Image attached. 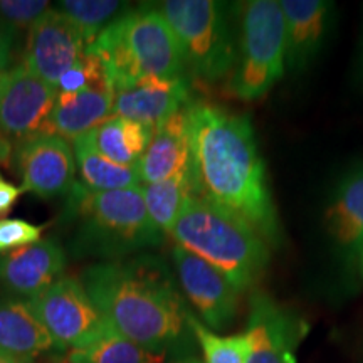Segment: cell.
Listing matches in <instances>:
<instances>
[{"label": "cell", "instance_id": "obj_1", "mask_svg": "<svg viewBox=\"0 0 363 363\" xmlns=\"http://www.w3.org/2000/svg\"><path fill=\"white\" fill-rule=\"evenodd\" d=\"M190 169L197 197L233 212L266 240L279 222L251 118L208 103H190Z\"/></svg>", "mask_w": 363, "mask_h": 363}, {"label": "cell", "instance_id": "obj_2", "mask_svg": "<svg viewBox=\"0 0 363 363\" xmlns=\"http://www.w3.org/2000/svg\"><path fill=\"white\" fill-rule=\"evenodd\" d=\"M79 281L118 335L167 357L192 353V313L160 257L138 254L96 262Z\"/></svg>", "mask_w": 363, "mask_h": 363}, {"label": "cell", "instance_id": "obj_3", "mask_svg": "<svg viewBox=\"0 0 363 363\" xmlns=\"http://www.w3.org/2000/svg\"><path fill=\"white\" fill-rule=\"evenodd\" d=\"M59 222L69 230L72 256L99 262L162 246L165 235L148 214L142 185L96 192L76 182L66 194Z\"/></svg>", "mask_w": 363, "mask_h": 363}, {"label": "cell", "instance_id": "obj_4", "mask_svg": "<svg viewBox=\"0 0 363 363\" xmlns=\"http://www.w3.org/2000/svg\"><path fill=\"white\" fill-rule=\"evenodd\" d=\"M177 246L219 269L240 293L269 262V244L247 222L206 199H189L170 233Z\"/></svg>", "mask_w": 363, "mask_h": 363}, {"label": "cell", "instance_id": "obj_5", "mask_svg": "<svg viewBox=\"0 0 363 363\" xmlns=\"http://www.w3.org/2000/svg\"><path fill=\"white\" fill-rule=\"evenodd\" d=\"M101 59L115 91L147 76L184 78V59L170 26L157 7L128 9L89 45Z\"/></svg>", "mask_w": 363, "mask_h": 363}, {"label": "cell", "instance_id": "obj_6", "mask_svg": "<svg viewBox=\"0 0 363 363\" xmlns=\"http://www.w3.org/2000/svg\"><path fill=\"white\" fill-rule=\"evenodd\" d=\"M233 11L235 62L227 91L244 101H254L286 72L284 13L279 0H249Z\"/></svg>", "mask_w": 363, "mask_h": 363}, {"label": "cell", "instance_id": "obj_7", "mask_svg": "<svg viewBox=\"0 0 363 363\" xmlns=\"http://www.w3.org/2000/svg\"><path fill=\"white\" fill-rule=\"evenodd\" d=\"M157 9L170 26L190 74L208 83L230 74L235 62V26L225 4L167 0Z\"/></svg>", "mask_w": 363, "mask_h": 363}, {"label": "cell", "instance_id": "obj_8", "mask_svg": "<svg viewBox=\"0 0 363 363\" xmlns=\"http://www.w3.org/2000/svg\"><path fill=\"white\" fill-rule=\"evenodd\" d=\"M29 305L51 335L56 350L81 348L111 330L84 286L74 278L62 276L29 299Z\"/></svg>", "mask_w": 363, "mask_h": 363}, {"label": "cell", "instance_id": "obj_9", "mask_svg": "<svg viewBox=\"0 0 363 363\" xmlns=\"http://www.w3.org/2000/svg\"><path fill=\"white\" fill-rule=\"evenodd\" d=\"M59 91L24 66L6 71L0 91V136L26 140L49 135V120Z\"/></svg>", "mask_w": 363, "mask_h": 363}, {"label": "cell", "instance_id": "obj_10", "mask_svg": "<svg viewBox=\"0 0 363 363\" xmlns=\"http://www.w3.org/2000/svg\"><path fill=\"white\" fill-rule=\"evenodd\" d=\"M86 49L84 35L69 17L59 9H51L30 27L22 66L57 88L59 79L84 56Z\"/></svg>", "mask_w": 363, "mask_h": 363}, {"label": "cell", "instance_id": "obj_11", "mask_svg": "<svg viewBox=\"0 0 363 363\" xmlns=\"http://www.w3.org/2000/svg\"><path fill=\"white\" fill-rule=\"evenodd\" d=\"M305 333L306 325L301 318L267 294L254 291L246 330L247 363H296Z\"/></svg>", "mask_w": 363, "mask_h": 363}, {"label": "cell", "instance_id": "obj_12", "mask_svg": "<svg viewBox=\"0 0 363 363\" xmlns=\"http://www.w3.org/2000/svg\"><path fill=\"white\" fill-rule=\"evenodd\" d=\"M16 167L22 190L40 199L66 195L76 184L74 152L57 135H35L22 140L16 150Z\"/></svg>", "mask_w": 363, "mask_h": 363}, {"label": "cell", "instance_id": "obj_13", "mask_svg": "<svg viewBox=\"0 0 363 363\" xmlns=\"http://www.w3.org/2000/svg\"><path fill=\"white\" fill-rule=\"evenodd\" d=\"M172 259L182 289L203 323L214 330L225 328L238 311L239 289L219 269L187 249L175 246Z\"/></svg>", "mask_w": 363, "mask_h": 363}, {"label": "cell", "instance_id": "obj_14", "mask_svg": "<svg viewBox=\"0 0 363 363\" xmlns=\"http://www.w3.org/2000/svg\"><path fill=\"white\" fill-rule=\"evenodd\" d=\"M286 29V71L303 72L323 51L335 22L330 0H279Z\"/></svg>", "mask_w": 363, "mask_h": 363}, {"label": "cell", "instance_id": "obj_15", "mask_svg": "<svg viewBox=\"0 0 363 363\" xmlns=\"http://www.w3.org/2000/svg\"><path fill=\"white\" fill-rule=\"evenodd\" d=\"M66 254L54 239L0 256V288L12 296L33 299L62 278Z\"/></svg>", "mask_w": 363, "mask_h": 363}, {"label": "cell", "instance_id": "obj_16", "mask_svg": "<svg viewBox=\"0 0 363 363\" xmlns=\"http://www.w3.org/2000/svg\"><path fill=\"white\" fill-rule=\"evenodd\" d=\"M328 239L348 264H355L363 251V163L345 172L335 185L323 214Z\"/></svg>", "mask_w": 363, "mask_h": 363}, {"label": "cell", "instance_id": "obj_17", "mask_svg": "<svg viewBox=\"0 0 363 363\" xmlns=\"http://www.w3.org/2000/svg\"><path fill=\"white\" fill-rule=\"evenodd\" d=\"M189 103V84L185 78L147 76L130 88L116 91L111 116L128 118L157 128Z\"/></svg>", "mask_w": 363, "mask_h": 363}, {"label": "cell", "instance_id": "obj_18", "mask_svg": "<svg viewBox=\"0 0 363 363\" xmlns=\"http://www.w3.org/2000/svg\"><path fill=\"white\" fill-rule=\"evenodd\" d=\"M187 106L155 128L147 152L138 162L140 179L145 185L157 184L190 170Z\"/></svg>", "mask_w": 363, "mask_h": 363}, {"label": "cell", "instance_id": "obj_19", "mask_svg": "<svg viewBox=\"0 0 363 363\" xmlns=\"http://www.w3.org/2000/svg\"><path fill=\"white\" fill-rule=\"evenodd\" d=\"M54 348V340L35 316L29 299L0 291V352L33 362Z\"/></svg>", "mask_w": 363, "mask_h": 363}, {"label": "cell", "instance_id": "obj_20", "mask_svg": "<svg viewBox=\"0 0 363 363\" xmlns=\"http://www.w3.org/2000/svg\"><path fill=\"white\" fill-rule=\"evenodd\" d=\"M115 98L116 91L113 88L59 93L49 120V135L74 142L111 118Z\"/></svg>", "mask_w": 363, "mask_h": 363}, {"label": "cell", "instance_id": "obj_21", "mask_svg": "<svg viewBox=\"0 0 363 363\" xmlns=\"http://www.w3.org/2000/svg\"><path fill=\"white\" fill-rule=\"evenodd\" d=\"M153 133L155 128L140 121L111 116L83 136L99 155L108 160L120 165H136L147 152Z\"/></svg>", "mask_w": 363, "mask_h": 363}, {"label": "cell", "instance_id": "obj_22", "mask_svg": "<svg viewBox=\"0 0 363 363\" xmlns=\"http://www.w3.org/2000/svg\"><path fill=\"white\" fill-rule=\"evenodd\" d=\"M72 152H74L76 169L79 172V184H83L86 189L108 192V190L140 187L142 184L138 163L120 165V163L108 160L86 142L84 136L74 140Z\"/></svg>", "mask_w": 363, "mask_h": 363}, {"label": "cell", "instance_id": "obj_23", "mask_svg": "<svg viewBox=\"0 0 363 363\" xmlns=\"http://www.w3.org/2000/svg\"><path fill=\"white\" fill-rule=\"evenodd\" d=\"M142 189L147 211L152 217L153 224L163 234L170 235L177 219L184 211L185 203L195 195L192 169L170 177V179L163 182H157V184H147Z\"/></svg>", "mask_w": 363, "mask_h": 363}, {"label": "cell", "instance_id": "obj_24", "mask_svg": "<svg viewBox=\"0 0 363 363\" xmlns=\"http://www.w3.org/2000/svg\"><path fill=\"white\" fill-rule=\"evenodd\" d=\"M165 353L150 352L113 330L67 353V363H165Z\"/></svg>", "mask_w": 363, "mask_h": 363}, {"label": "cell", "instance_id": "obj_25", "mask_svg": "<svg viewBox=\"0 0 363 363\" xmlns=\"http://www.w3.org/2000/svg\"><path fill=\"white\" fill-rule=\"evenodd\" d=\"M125 6L116 0H66L59 2V11L78 27L89 48L111 22L128 11Z\"/></svg>", "mask_w": 363, "mask_h": 363}, {"label": "cell", "instance_id": "obj_26", "mask_svg": "<svg viewBox=\"0 0 363 363\" xmlns=\"http://www.w3.org/2000/svg\"><path fill=\"white\" fill-rule=\"evenodd\" d=\"M190 326L202 348V363H247L249 342L246 333L222 337L208 330L194 315L190 318Z\"/></svg>", "mask_w": 363, "mask_h": 363}, {"label": "cell", "instance_id": "obj_27", "mask_svg": "<svg viewBox=\"0 0 363 363\" xmlns=\"http://www.w3.org/2000/svg\"><path fill=\"white\" fill-rule=\"evenodd\" d=\"M96 88H113V86L108 79L101 59L91 49H86L84 56L59 79L57 91L59 93H79V91Z\"/></svg>", "mask_w": 363, "mask_h": 363}, {"label": "cell", "instance_id": "obj_28", "mask_svg": "<svg viewBox=\"0 0 363 363\" xmlns=\"http://www.w3.org/2000/svg\"><path fill=\"white\" fill-rule=\"evenodd\" d=\"M48 11L51 4L45 0H0V27L13 40L17 34L30 30Z\"/></svg>", "mask_w": 363, "mask_h": 363}, {"label": "cell", "instance_id": "obj_29", "mask_svg": "<svg viewBox=\"0 0 363 363\" xmlns=\"http://www.w3.org/2000/svg\"><path fill=\"white\" fill-rule=\"evenodd\" d=\"M44 227L24 219H0V256L39 242Z\"/></svg>", "mask_w": 363, "mask_h": 363}, {"label": "cell", "instance_id": "obj_30", "mask_svg": "<svg viewBox=\"0 0 363 363\" xmlns=\"http://www.w3.org/2000/svg\"><path fill=\"white\" fill-rule=\"evenodd\" d=\"M22 189L16 187L12 182L6 180L0 174V216H6L16 206L17 199L21 197Z\"/></svg>", "mask_w": 363, "mask_h": 363}, {"label": "cell", "instance_id": "obj_31", "mask_svg": "<svg viewBox=\"0 0 363 363\" xmlns=\"http://www.w3.org/2000/svg\"><path fill=\"white\" fill-rule=\"evenodd\" d=\"M13 48V40L9 38L6 30L0 27V72H6V67L11 61V52Z\"/></svg>", "mask_w": 363, "mask_h": 363}, {"label": "cell", "instance_id": "obj_32", "mask_svg": "<svg viewBox=\"0 0 363 363\" xmlns=\"http://www.w3.org/2000/svg\"><path fill=\"white\" fill-rule=\"evenodd\" d=\"M12 157V145L11 140L0 136V165H7Z\"/></svg>", "mask_w": 363, "mask_h": 363}, {"label": "cell", "instance_id": "obj_33", "mask_svg": "<svg viewBox=\"0 0 363 363\" xmlns=\"http://www.w3.org/2000/svg\"><path fill=\"white\" fill-rule=\"evenodd\" d=\"M165 363H202V360L195 357L194 353H185V355H177L174 360Z\"/></svg>", "mask_w": 363, "mask_h": 363}, {"label": "cell", "instance_id": "obj_34", "mask_svg": "<svg viewBox=\"0 0 363 363\" xmlns=\"http://www.w3.org/2000/svg\"><path fill=\"white\" fill-rule=\"evenodd\" d=\"M0 363H33L30 360H24V358L9 355L6 352H0Z\"/></svg>", "mask_w": 363, "mask_h": 363}, {"label": "cell", "instance_id": "obj_35", "mask_svg": "<svg viewBox=\"0 0 363 363\" xmlns=\"http://www.w3.org/2000/svg\"><path fill=\"white\" fill-rule=\"evenodd\" d=\"M357 79H358V84L363 88V44H362L360 56H358V62H357Z\"/></svg>", "mask_w": 363, "mask_h": 363}, {"label": "cell", "instance_id": "obj_36", "mask_svg": "<svg viewBox=\"0 0 363 363\" xmlns=\"http://www.w3.org/2000/svg\"><path fill=\"white\" fill-rule=\"evenodd\" d=\"M4 78H6V72H0V91H2V84H4Z\"/></svg>", "mask_w": 363, "mask_h": 363}, {"label": "cell", "instance_id": "obj_37", "mask_svg": "<svg viewBox=\"0 0 363 363\" xmlns=\"http://www.w3.org/2000/svg\"><path fill=\"white\" fill-rule=\"evenodd\" d=\"M358 262H360V267H362V274H363V251L360 254V259H358Z\"/></svg>", "mask_w": 363, "mask_h": 363}]
</instances>
